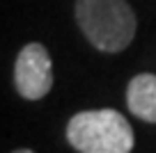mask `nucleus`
<instances>
[{"label": "nucleus", "instance_id": "1", "mask_svg": "<svg viewBox=\"0 0 156 153\" xmlns=\"http://www.w3.org/2000/svg\"><path fill=\"white\" fill-rule=\"evenodd\" d=\"M76 21L90 43L103 53L124 50L138 28L126 0H76Z\"/></svg>", "mask_w": 156, "mask_h": 153}, {"label": "nucleus", "instance_id": "2", "mask_svg": "<svg viewBox=\"0 0 156 153\" xmlns=\"http://www.w3.org/2000/svg\"><path fill=\"white\" fill-rule=\"evenodd\" d=\"M67 139L78 153H131L133 128L117 110H85L67 124Z\"/></svg>", "mask_w": 156, "mask_h": 153}, {"label": "nucleus", "instance_id": "4", "mask_svg": "<svg viewBox=\"0 0 156 153\" xmlns=\"http://www.w3.org/2000/svg\"><path fill=\"white\" fill-rule=\"evenodd\" d=\"M126 105L131 114L147 124H156V76L138 73L126 87Z\"/></svg>", "mask_w": 156, "mask_h": 153}, {"label": "nucleus", "instance_id": "5", "mask_svg": "<svg viewBox=\"0 0 156 153\" xmlns=\"http://www.w3.org/2000/svg\"><path fill=\"white\" fill-rule=\"evenodd\" d=\"M14 153H34V151H30V148H19V151H14Z\"/></svg>", "mask_w": 156, "mask_h": 153}, {"label": "nucleus", "instance_id": "3", "mask_svg": "<svg viewBox=\"0 0 156 153\" xmlns=\"http://www.w3.org/2000/svg\"><path fill=\"white\" fill-rule=\"evenodd\" d=\"M14 85L23 98L39 100L53 87V71H51V55L41 43L32 41L21 48L14 64Z\"/></svg>", "mask_w": 156, "mask_h": 153}]
</instances>
